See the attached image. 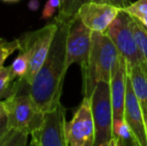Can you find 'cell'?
Segmentation results:
<instances>
[{
    "label": "cell",
    "mask_w": 147,
    "mask_h": 146,
    "mask_svg": "<svg viewBox=\"0 0 147 146\" xmlns=\"http://www.w3.org/2000/svg\"><path fill=\"white\" fill-rule=\"evenodd\" d=\"M55 20V19H54ZM57 30L50 50L27 90L43 112L52 109L60 102L66 67V43L70 23L57 21Z\"/></svg>",
    "instance_id": "obj_1"
},
{
    "label": "cell",
    "mask_w": 147,
    "mask_h": 146,
    "mask_svg": "<svg viewBox=\"0 0 147 146\" xmlns=\"http://www.w3.org/2000/svg\"><path fill=\"white\" fill-rule=\"evenodd\" d=\"M120 53L106 33L92 31L91 49L88 62L81 69L83 95L90 98L100 81L110 83L111 76L118 66Z\"/></svg>",
    "instance_id": "obj_2"
},
{
    "label": "cell",
    "mask_w": 147,
    "mask_h": 146,
    "mask_svg": "<svg viewBox=\"0 0 147 146\" xmlns=\"http://www.w3.org/2000/svg\"><path fill=\"white\" fill-rule=\"evenodd\" d=\"M8 126L10 129L32 134L41 126L44 113L26 89L24 93H17L3 100Z\"/></svg>",
    "instance_id": "obj_3"
},
{
    "label": "cell",
    "mask_w": 147,
    "mask_h": 146,
    "mask_svg": "<svg viewBox=\"0 0 147 146\" xmlns=\"http://www.w3.org/2000/svg\"><path fill=\"white\" fill-rule=\"evenodd\" d=\"M90 102L95 124L94 146H109L113 127L110 83L106 81L98 82L90 97Z\"/></svg>",
    "instance_id": "obj_4"
},
{
    "label": "cell",
    "mask_w": 147,
    "mask_h": 146,
    "mask_svg": "<svg viewBox=\"0 0 147 146\" xmlns=\"http://www.w3.org/2000/svg\"><path fill=\"white\" fill-rule=\"evenodd\" d=\"M127 62V67L139 64L147 73V62L141 54L130 26V15L123 9L105 32Z\"/></svg>",
    "instance_id": "obj_5"
},
{
    "label": "cell",
    "mask_w": 147,
    "mask_h": 146,
    "mask_svg": "<svg viewBox=\"0 0 147 146\" xmlns=\"http://www.w3.org/2000/svg\"><path fill=\"white\" fill-rule=\"evenodd\" d=\"M65 112L61 102L54 108L46 111L41 126L31 134L30 145L68 146Z\"/></svg>",
    "instance_id": "obj_6"
},
{
    "label": "cell",
    "mask_w": 147,
    "mask_h": 146,
    "mask_svg": "<svg viewBox=\"0 0 147 146\" xmlns=\"http://www.w3.org/2000/svg\"><path fill=\"white\" fill-rule=\"evenodd\" d=\"M66 129L68 146H94L95 124L90 98H83Z\"/></svg>",
    "instance_id": "obj_7"
},
{
    "label": "cell",
    "mask_w": 147,
    "mask_h": 146,
    "mask_svg": "<svg viewBox=\"0 0 147 146\" xmlns=\"http://www.w3.org/2000/svg\"><path fill=\"white\" fill-rule=\"evenodd\" d=\"M92 30L76 17L70 23L66 43V67L69 68L73 63H78L81 67H85L88 62L91 49Z\"/></svg>",
    "instance_id": "obj_8"
},
{
    "label": "cell",
    "mask_w": 147,
    "mask_h": 146,
    "mask_svg": "<svg viewBox=\"0 0 147 146\" xmlns=\"http://www.w3.org/2000/svg\"><path fill=\"white\" fill-rule=\"evenodd\" d=\"M121 10L122 8L116 5L91 1L79 8L77 17L92 31L105 33Z\"/></svg>",
    "instance_id": "obj_9"
},
{
    "label": "cell",
    "mask_w": 147,
    "mask_h": 146,
    "mask_svg": "<svg viewBox=\"0 0 147 146\" xmlns=\"http://www.w3.org/2000/svg\"><path fill=\"white\" fill-rule=\"evenodd\" d=\"M57 22L53 21L52 23L47 24L41 29L35 31V38L33 43V50L31 55L30 64L28 72L24 78V84L29 86L34 80L38 70L42 66L43 62L46 59L48 52L50 50L53 38L57 30Z\"/></svg>",
    "instance_id": "obj_10"
},
{
    "label": "cell",
    "mask_w": 147,
    "mask_h": 146,
    "mask_svg": "<svg viewBox=\"0 0 147 146\" xmlns=\"http://www.w3.org/2000/svg\"><path fill=\"white\" fill-rule=\"evenodd\" d=\"M124 119L131 130L135 134L140 146H147V135L144 117L140 102L136 96L132 87L131 79L127 73V82H126V95L125 106H124Z\"/></svg>",
    "instance_id": "obj_11"
},
{
    "label": "cell",
    "mask_w": 147,
    "mask_h": 146,
    "mask_svg": "<svg viewBox=\"0 0 147 146\" xmlns=\"http://www.w3.org/2000/svg\"><path fill=\"white\" fill-rule=\"evenodd\" d=\"M126 82H127V62L120 54L118 66L112 73L110 80L111 101L113 108V119L124 118Z\"/></svg>",
    "instance_id": "obj_12"
},
{
    "label": "cell",
    "mask_w": 147,
    "mask_h": 146,
    "mask_svg": "<svg viewBox=\"0 0 147 146\" xmlns=\"http://www.w3.org/2000/svg\"><path fill=\"white\" fill-rule=\"evenodd\" d=\"M35 38V31L27 32V33L21 35L18 39L19 47H18V53L16 59L11 64L12 71L16 76L18 81H23L26 74L28 72L30 64L31 55L33 50V43Z\"/></svg>",
    "instance_id": "obj_13"
},
{
    "label": "cell",
    "mask_w": 147,
    "mask_h": 146,
    "mask_svg": "<svg viewBox=\"0 0 147 146\" xmlns=\"http://www.w3.org/2000/svg\"><path fill=\"white\" fill-rule=\"evenodd\" d=\"M109 146H140L125 119H113L112 138Z\"/></svg>",
    "instance_id": "obj_14"
},
{
    "label": "cell",
    "mask_w": 147,
    "mask_h": 146,
    "mask_svg": "<svg viewBox=\"0 0 147 146\" xmlns=\"http://www.w3.org/2000/svg\"><path fill=\"white\" fill-rule=\"evenodd\" d=\"M127 73L140 105H147V73L139 64L127 67Z\"/></svg>",
    "instance_id": "obj_15"
},
{
    "label": "cell",
    "mask_w": 147,
    "mask_h": 146,
    "mask_svg": "<svg viewBox=\"0 0 147 146\" xmlns=\"http://www.w3.org/2000/svg\"><path fill=\"white\" fill-rule=\"evenodd\" d=\"M23 84V81H18L14 75L11 65L0 68V100L17 93Z\"/></svg>",
    "instance_id": "obj_16"
},
{
    "label": "cell",
    "mask_w": 147,
    "mask_h": 146,
    "mask_svg": "<svg viewBox=\"0 0 147 146\" xmlns=\"http://www.w3.org/2000/svg\"><path fill=\"white\" fill-rule=\"evenodd\" d=\"M93 0H66L58 10V14L55 17L57 21L66 22V23H71L76 17L79 8L84 3L91 2Z\"/></svg>",
    "instance_id": "obj_17"
},
{
    "label": "cell",
    "mask_w": 147,
    "mask_h": 146,
    "mask_svg": "<svg viewBox=\"0 0 147 146\" xmlns=\"http://www.w3.org/2000/svg\"><path fill=\"white\" fill-rule=\"evenodd\" d=\"M130 26L141 54L147 62V29L137 19L130 16Z\"/></svg>",
    "instance_id": "obj_18"
},
{
    "label": "cell",
    "mask_w": 147,
    "mask_h": 146,
    "mask_svg": "<svg viewBox=\"0 0 147 146\" xmlns=\"http://www.w3.org/2000/svg\"><path fill=\"white\" fill-rule=\"evenodd\" d=\"M130 16L137 19L147 29V0H137L122 8Z\"/></svg>",
    "instance_id": "obj_19"
},
{
    "label": "cell",
    "mask_w": 147,
    "mask_h": 146,
    "mask_svg": "<svg viewBox=\"0 0 147 146\" xmlns=\"http://www.w3.org/2000/svg\"><path fill=\"white\" fill-rule=\"evenodd\" d=\"M28 135V133L23 131L9 128L0 142V146H25L27 144Z\"/></svg>",
    "instance_id": "obj_20"
},
{
    "label": "cell",
    "mask_w": 147,
    "mask_h": 146,
    "mask_svg": "<svg viewBox=\"0 0 147 146\" xmlns=\"http://www.w3.org/2000/svg\"><path fill=\"white\" fill-rule=\"evenodd\" d=\"M18 47H19L18 39L7 41L5 39L0 38V68L3 67V64L6 59L15 50H18Z\"/></svg>",
    "instance_id": "obj_21"
},
{
    "label": "cell",
    "mask_w": 147,
    "mask_h": 146,
    "mask_svg": "<svg viewBox=\"0 0 147 146\" xmlns=\"http://www.w3.org/2000/svg\"><path fill=\"white\" fill-rule=\"evenodd\" d=\"M60 8V0H48L45 3L44 8H43L42 15H41V19H49L51 18L57 10Z\"/></svg>",
    "instance_id": "obj_22"
},
{
    "label": "cell",
    "mask_w": 147,
    "mask_h": 146,
    "mask_svg": "<svg viewBox=\"0 0 147 146\" xmlns=\"http://www.w3.org/2000/svg\"><path fill=\"white\" fill-rule=\"evenodd\" d=\"M8 130H9V126H8L7 116L4 115L2 118H0V142H1L4 135L7 133Z\"/></svg>",
    "instance_id": "obj_23"
},
{
    "label": "cell",
    "mask_w": 147,
    "mask_h": 146,
    "mask_svg": "<svg viewBox=\"0 0 147 146\" xmlns=\"http://www.w3.org/2000/svg\"><path fill=\"white\" fill-rule=\"evenodd\" d=\"M94 2H101V3H108L112 5L119 6L121 8H124L125 6L128 5L127 0H93Z\"/></svg>",
    "instance_id": "obj_24"
},
{
    "label": "cell",
    "mask_w": 147,
    "mask_h": 146,
    "mask_svg": "<svg viewBox=\"0 0 147 146\" xmlns=\"http://www.w3.org/2000/svg\"><path fill=\"white\" fill-rule=\"evenodd\" d=\"M142 112H143V117H144V124H145V129H146V135H147V105L141 106Z\"/></svg>",
    "instance_id": "obj_25"
},
{
    "label": "cell",
    "mask_w": 147,
    "mask_h": 146,
    "mask_svg": "<svg viewBox=\"0 0 147 146\" xmlns=\"http://www.w3.org/2000/svg\"><path fill=\"white\" fill-rule=\"evenodd\" d=\"M38 6H39V3L37 0H31L29 2V4H28V7H29L31 10H36L37 8H38Z\"/></svg>",
    "instance_id": "obj_26"
},
{
    "label": "cell",
    "mask_w": 147,
    "mask_h": 146,
    "mask_svg": "<svg viewBox=\"0 0 147 146\" xmlns=\"http://www.w3.org/2000/svg\"><path fill=\"white\" fill-rule=\"evenodd\" d=\"M6 115V111H5V106H4V102L0 100V118Z\"/></svg>",
    "instance_id": "obj_27"
},
{
    "label": "cell",
    "mask_w": 147,
    "mask_h": 146,
    "mask_svg": "<svg viewBox=\"0 0 147 146\" xmlns=\"http://www.w3.org/2000/svg\"><path fill=\"white\" fill-rule=\"evenodd\" d=\"M2 1H4V2H17V1H19V0H2Z\"/></svg>",
    "instance_id": "obj_28"
},
{
    "label": "cell",
    "mask_w": 147,
    "mask_h": 146,
    "mask_svg": "<svg viewBox=\"0 0 147 146\" xmlns=\"http://www.w3.org/2000/svg\"><path fill=\"white\" fill-rule=\"evenodd\" d=\"M65 1H66V0H60V6H61L62 4H63V3H64V2H65Z\"/></svg>",
    "instance_id": "obj_29"
}]
</instances>
